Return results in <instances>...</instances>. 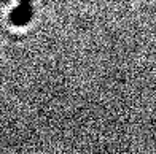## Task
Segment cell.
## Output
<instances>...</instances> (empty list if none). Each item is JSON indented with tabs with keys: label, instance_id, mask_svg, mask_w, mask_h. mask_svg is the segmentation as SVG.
<instances>
[{
	"label": "cell",
	"instance_id": "obj_1",
	"mask_svg": "<svg viewBox=\"0 0 156 154\" xmlns=\"http://www.w3.org/2000/svg\"><path fill=\"white\" fill-rule=\"evenodd\" d=\"M32 2L34 0H19V3L13 8L10 13L8 21L15 27H24L30 22V18L34 15L32 11Z\"/></svg>",
	"mask_w": 156,
	"mask_h": 154
}]
</instances>
